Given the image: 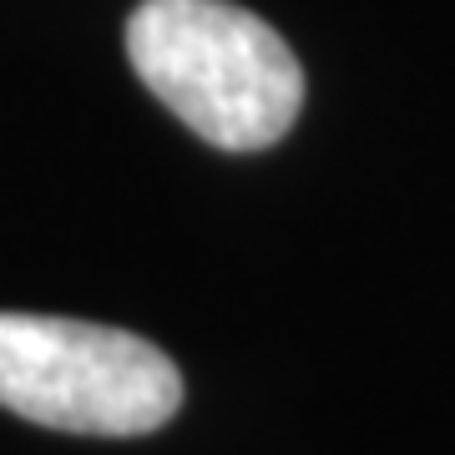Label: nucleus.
<instances>
[{
	"instance_id": "1",
	"label": "nucleus",
	"mask_w": 455,
	"mask_h": 455,
	"mask_svg": "<svg viewBox=\"0 0 455 455\" xmlns=\"http://www.w3.org/2000/svg\"><path fill=\"white\" fill-rule=\"evenodd\" d=\"M127 61L182 127L223 152L274 147L304 107L289 41L228 0H142L127 16Z\"/></svg>"
},
{
	"instance_id": "2",
	"label": "nucleus",
	"mask_w": 455,
	"mask_h": 455,
	"mask_svg": "<svg viewBox=\"0 0 455 455\" xmlns=\"http://www.w3.org/2000/svg\"><path fill=\"white\" fill-rule=\"evenodd\" d=\"M0 405L71 435H147L182 405V374L127 329L0 314Z\"/></svg>"
}]
</instances>
